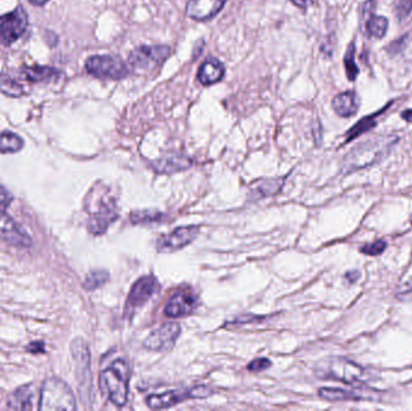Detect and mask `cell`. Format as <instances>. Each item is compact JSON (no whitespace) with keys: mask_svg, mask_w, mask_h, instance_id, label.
Returning <instances> with one entry per match:
<instances>
[{"mask_svg":"<svg viewBox=\"0 0 412 411\" xmlns=\"http://www.w3.org/2000/svg\"><path fill=\"white\" fill-rule=\"evenodd\" d=\"M34 390L32 385H24L15 390L9 397L8 407L14 410H32Z\"/></svg>","mask_w":412,"mask_h":411,"instance_id":"cell-21","label":"cell"},{"mask_svg":"<svg viewBox=\"0 0 412 411\" xmlns=\"http://www.w3.org/2000/svg\"><path fill=\"white\" fill-rule=\"evenodd\" d=\"M410 222H411V225H412V215H411V216H410Z\"/></svg>","mask_w":412,"mask_h":411,"instance_id":"cell-42","label":"cell"},{"mask_svg":"<svg viewBox=\"0 0 412 411\" xmlns=\"http://www.w3.org/2000/svg\"><path fill=\"white\" fill-rule=\"evenodd\" d=\"M129 378L128 363L125 360H116L99 375V387L107 399L122 407L128 401Z\"/></svg>","mask_w":412,"mask_h":411,"instance_id":"cell-3","label":"cell"},{"mask_svg":"<svg viewBox=\"0 0 412 411\" xmlns=\"http://www.w3.org/2000/svg\"><path fill=\"white\" fill-rule=\"evenodd\" d=\"M359 105H361L359 97L355 91L340 93L332 102L334 112L343 119L356 115L359 110Z\"/></svg>","mask_w":412,"mask_h":411,"instance_id":"cell-17","label":"cell"},{"mask_svg":"<svg viewBox=\"0 0 412 411\" xmlns=\"http://www.w3.org/2000/svg\"><path fill=\"white\" fill-rule=\"evenodd\" d=\"M28 27V16L22 6L0 16V45L10 46L24 35Z\"/></svg>","mask_w":412,"mask_h":411,"instance_id":"cell-9","label":"cell"},{"mask_svg":"<svg viewBox=\"0 0 412 411\" xmlns=\"http://www.w3.org/2000/svg\"><path fill=\"white\" fill-rule=\"evenodd\" d=\"M0 239L16 247H29L33 244L28 233H26L4 210H0Z\"/></svg>","mask_w":412,"mask_h":411,"instance_id":"cell-13","label":"cell"},{"mask_svg":"<svg viewBox=\"0 0 412 411\" xmlns=\"http://www.w3.org/2000/svg\"><path fill=\"white\" fill-rule=\"evenodd\" d=\"M361 277V274L359 270H351V272L345 274V279H346L350 283H355V282L358 281Z\"/></svg>","mask_w":412,"mask_h":411,"instance_id":"cell-39","label":"cell"},{"mask_svg":"<svg viewBox=\"0 0 412 411\" xmlns=\"http://www.w3.org/2000/svg\"><path fill=\"white\" fill-rule=\"evenodd\" d=\"M163 220L164 215L156 210H138L130 215V221L134 225H152Z\"/></svg>","mask_w":412,"mask_h":411,"instance_id":"cell-28","label":"cell"},{"mask_svg":"<svg viewBox=\"0 0 412 411\" xmlns=\"http://www.w3.org/2000/svg\"><path fill=\"white\" fill-rule=\"evenodd\" d=\"M399 140L400 138L395 134L377 135L358 143L343 157L341 171L343 174H351L384 161L393 151Z\"/></svg>","mask_w":412,"mask_h":411,"instance_id":"cell-1","label":"cell"},{"mask_svg":"<svg viewBox=\"0 0 412 411\" xmlns=\"http://www.w3.org/2000/svg\"><path fill=\"white\" fill-rule=\"evenodd\" d=\"M109 279L110 274L107 273V270H93L84 279V287L89 291H93L105 285Z\"/></svg>","mask_w":412,"mask_h":411,"instance_id":"cell-29","label":"cell"},{"mask_svg":"<svg viewBox=\"0 0 412 411\" xmlns=\"http://www.w3.org/2000/svg\"><path fill=\"white\" fill-rule=\"evenodd\" d=\"M86 71L97 79L122 80L129 75V68L118 55H97L84 63Z\"/></svg>","mask_w":412,"mask_h":411,"instance_id":"cell-5","label":"cell"},{"mask_svg":"<svg viewBox=\"0 0 412 411\" xmlns=\"http://www.w3.org/2000/svg\"><path fill=\"white\" fill-rule=\"evenodd\" d=\"M356 42H350L346 53L343 55V65H345V71L348 76V81H356L357 76L359 75V68L356 64Z\"/></svg>","mask_w":412,"mask_h":411,"instance_id":"cell-27","label":"cell"},{"mask_svg":"<svg viewBox=\"0 0 412 411\" xmlns=\"http://www.w3.org/2000/svg\"><path fill=\"white\" fill-rule=\"evenodd\" d=\"M388 19L384 17V16L374 15L366 21V32L371 37L382 39L386 35L387 30H388Z\"/></svg>","mask_w":412,"mask_h":411,"instance_id":"cell-26","label":"cell"},{"mask_svg":"<svg viewBox=\"0 0 412 411\" xmlns=\"http://www.w3.org/2000/svg\"><path fill=\"white\" fill-rule=\"evenodd\" d=\"M24 139L9 130L0 133V153L19 152L24 148Z\"/></svg>","mask_w":412,"mask_h":411,"instance_id":"cell-24","label":"cell"},{"mask_svg":"<svg viewBox=\"0 0 412 411\" xmlns=\"http://www.w3.org/2000/svg\"><path fill=\"white\" fill-rule=\"evenodd\" d=\"M270 367H271V362L268 358H257V360L251 362L247 369L250 371H255V373H260V371L268 369Z\"/></svg>","mask_w":412,"mask_h":411,"instance_id":"cell-34","label":"cell"},{"mask_svg":"<svg viewBox=\"0 0 412 411\" xmlns=\"http://www.w3.org/2000/svg\"><path fill=\"white\" fill-rule=\"evenodd\" d=\"M188 393H190V398H206L211 396L213 391L208 386L199 385V386H195V387L188 390Z\"/></svg>","mask_w":412,"mask_h":411,"instance_id":"cell-35","label":"cell"},{"mask_svg":"<svg viewBox=\"0 0 412 411\" xmlns=\"http://www.w3.org/2000/svg\"><path fill=\"white\" fill-rule=\"evenodd\" d=\"M400 116H402V119H403V120L406 121V122H409V123H412V109L403 111V112L400 114Z\"/></svg>","mask_w":412,"mask_h":411,"instance_id":"cell-40","label":"cell"},{"mask_svg":"<svg viewBox=\"0 0 412 411\" xmlns=\"http://www.w3.org/2000/svg\"><path fill=\"white\" fill-rule=\"evenodd\" d=\"M33 5H37V6H42V5L46 4L48 0H29Z\"/></svg>","mask_w":412,"mask_h":411,"instance_id":"cell-41","label":"cell"},{"mask_svg":"<svg viewBox=\"0 0 412 411\" xmlns=\"http://www.w3.org/2000/svg\"><path fill=\"white\" fill-rule=\"evenodd\" d=\"M192 166V159L180 153H168L152 162L153 170L158 174H174L177 171L187 170Z\"/></svg>","mask_w":412,"mask_h":411,"instance_id":"cell-16","label":"cell"},{"mask_svg":"<svg viewBox=\"0 0 412 411\" xmlns=\"http://www.w3.org/2000/svg\"><path fill=\"white\" fill-rule=\"evenodd\" d=\"M386 247H387V243L380 239V241H376L374 243H370V244L361 246L359 251H361V254H366V256L376 257V256L384 254Z\"/></svg>","mask_w":412,"mask_h":411,"instance_id":"cell-31","label":"cell"},{"mask_svg":"<svg viewBox=\"0 0 412 411\" xmlns=\"http://www.w3.org/2000/svg\"><path fill=\"white\" fill-rule=\"evenodd\" d=\"M227 0H187L186 15L195 21H208L224 8Z\"/></svg>","mask_w":412,"mask_h":411,"instance_id":"cell-14","label":"cell"},{"mask_svg":"<svg viewBox=\"0 0 412 411\" xmlns=\"http://www.w3.org/2000/svg\"><path fill=\"white\" fill-rule=\"evenodd\" d=\"M392 104H393V102H389L388 104H387L386 107H382L381 110L376 111L374 114L366 116V117H363L361 120L358 121L356 125H353L352 128L348 130V133L345 134V141H343V143H351L355 139L361 137V135L364 134L366 132H369V130H373L374 127H376L379 117H381L382 114H384L386 111L388 110L389 107H391Z\"/></svg>","mask_w":412,"mask_h":411,"instance_id":"cell-19","label":"cell"},{"mask_svg":"<svg viewBox=\"0 0 412 411\" xmlns=\"http://www.w3.org/2000/svg\"><path fill=\"white\" fill-rule=\"evenodd\" d=\"M283 186V180H270L262 182L257 189H256V193L260 195V198H265V197H271L278 193L280 189Z\"/></svg>","mask_w":412,"mask_h":411,"instance_id":"cell-30","label":"cell"},{"mask_svg":"<svg viewBox=\"0 0 412 411\" xmlns=\"http://www.w3.org/2000/svg\"><path fill=\"white\" fill-rule=\"evenodd\" d=\"M71 353L76 363V378L79 380L80 394L84 403L91 401L92 396V371L89 345L84 339L78 338L71 344Z\"/></svg>","mask_w":412,"mask_h":411,"instance_id":"cell-6","label":"cell"},{"mask_svg":"<svg viewBox=\"0 0 412 411\" xmlns=\"http://www.w3.org/2000/svg\"><path fill=\"white\" fill-rule=\"evenodd\" d=\"M12 199H14L12 194L0 185V210H5L8 208L10 204L12 203Z\"/></svg>","mask_w":412,"mask_h":411,"instance_id":"cell-36","label":"cell"},{"mask_svg":"<svg viewBox=\"0 0 412 411\" xmlns=\"http://www.w3.org/2000/svg\"><path fill=\"white\" fill-rule=\"evenodd\" d=\"M293 4L301 8V9L306 10L309 9L312 5H315L317 3V0H291Z\"/></svg>","mask_w":412,"mask_h":411,"instance_id":"cell-38","label":"cell"},{"mask_svg":"<svg viewBox=\"0 0 412 411\" xmlns=\"http://www.w3.org/2000/svg\"><path fill=\"white\" fill-rule=\"evenodd\" d=\"M180 334V324H175V322L163 324L162 327L153 331L145 339L144 347L150 350V351H169V350H172V347H175Z\"/></svg>","mask_w":412,"mask_h":411,"instance_id":"cell-10","label":"cell"},{"mask_svg":"<svg viewBox=\"0 0 412 411\" xmlns=\"http://www.w3.org/2000/svg\"><path fill=\"white\" fill-rule=\"evenodd\" d=\"M0 92L6 97L19 98L24 94V88L8 73H0Z\"/></svg>","mask_w":412,"mask_h":411,"instance_id":"cell-25","label":"cell"},{"mask_svg":"<svg viewBox=\"0 0 412 411\" xmlns=\"http://www.w3.org/2000/svg\"><path fill=\"white\" fill-rule=\"evenodd\" d=\"M395 297L399 301H408L412 299V277L408 281L404 282L402 286L399 287L398 291L395 293Z\"/></svg>","mask_w":412,"mask_h":411,"instance_id":"cell-33","label":"cell"},{"mask_svg":"<svg viewBox=\"0 0 412 411\" xmlns=\"http://www.w3.org/2000/svg\"><path fill=\"white\" fill-rule=\"evenodd\" d=\"M412 11V0H397L395 14L400 21L406 19Z\"/></svg>","mask_w":412,"mask_h":411,"instance_id":"cell-32","label":"cell"},{"mask_svg":"<svg viewBox=\"0 0 412 411\" xmlns=\"http://www.w3.org/2000/svg\"><path fill=\"white\" fill-rule=\"evenodd\" d=\"M40 410H75L76 401L69 385L58 378H50L42 386Z\"/></svg>","mask_w":412,"mask_h":411,"instance_id":"cell-4","label":"cell"},{"mask_svg":"<svg viewBox=\"0 0 412 411\" xmlns=\"http://www.w3.org/2000/svg\"><path fill=\"white\" fill-rule=\"evenodd\" d=\"M224 73H226L224 65L216 58H210L200 65L198 80L201 85L210 86V85L221 81L224 76Z\"/></svg>","mask_w":412,"mask_h":411,"instance_id":"cell-20","label":"cell"},{"mask_svg":"<svg viewBox=\"0 0 412 411\" xmlns=\"http://www.w3.org/2000/svg\"><path fill=\"white\" fill-rule=\"evenodd\" d=\"M319 375L328 379L337 380L343 384H368L375 375L361 365L346 357H329L319 365Z\"/></svg>","mask_w":412,"mask_h":411,"instance_id":"cell-2","label":"cell"},{"mask_svg":"<svg viewBox=\"0 0 412 411\" xmlns=\"http://www.w3.org/2000/svg\"><path fill=\"white\" fill-rule=\"evenodd\" d=\"M27 351L32 352L34 355L44 353L45 352V345L42 342H32V344H29V347H27Z\"/></svg>","mask_w":412,"mask_h":411,"instance_id":"cell-37","label":"cell"},{"mask_svg":"<svg viewBox=\"0 0 412 411\" xmlns=\"http://www.w3.org/2000/svg\"><path fill=\"white\" fill-rule=\"evenodd\" d=\"M60 71L55 68L50 67H42V65H34V67H26L22 70V76L24 79L28 80L30 82H42V81H51L58 79Z\"/></svg>","mask_w":412,"mask_h":411,"instance_id":"cell-23","label":"cell"},{"mask_svg":"<svg viewBox=\"0 0 412 411\" xmlns=\"http://www.w3.org/2000/svg\"><path fill=\"white\" fill-rule=\"evenodd\" d=\"M186 398H190L188 390L187 391H168V392L159 393V394H151L146 399L148 407L151 409H167L177 405L179 403L183 402Z\"/></svg>","mask_w":412,"mask_h":411,"instance_id":"cell-18","label":"cell"},{"mask_svg":"<svg viewBox=\"0 0 412 411\" xmlns=\"http://www.w3.org/2000/svg\"><path fill=\"white\" fill-rule=\"evenodd\" d=\"M199 233V227L188 226L180 227L175 231L163 236L157 241V249L159 252H174L177 250L183 249L190 243L195 241Z\"/></svg>","mask_w":412,"mask_h":411,"instance_id":"cell-12","label":"cell"},{"mask_svg":"<svg viewBox=\"0 0 412 411\" xmlns=\"http://www.w3.org/2000/svg\"><path fill=\"white\" fill-rule=\"evenodd\" d=\"M92 208L89 209V231L94 236H100L118 218L116 203L111 197L102 194L97 203L92 204Z\"/></svg>","mask_w":412,"mask_h":411,"instance_id":"cell-8","label":"cell"},{"mask_svg":"<svg viewBox=\"0 0 412 411\" xmlns=\"http://www.w3.org/2000/svg\"><path fill=\"white\" fill-rule=\"evenodd\" d=\"M197 304L198 298L195 293L190 291L177 292V295H174L168 301L164 313L172 319L181 317L190 314L197 308Z\"/></svg>","mask_w":412,"mask_h":411,"instance_id":"cell-15","label":"cell"},{"mask_svg":"<svg viewBox=\"0 0 412 411\" xmlns=\"http://www.w3.org/2000/svg\"><path fill=\"white\" fill-rule=\"evenodd\" d=\"M319 396L322 399L329 401V402H348V401H361L366 396H363L356 391H348L343 388L335 387H322L319 390Z\"/></svg>","mask_w":412,"mask_h":411,"instance_id":"cell-22","label":"cell"},{"mask_svg":"<svg viewBox=\"0 0 412 411\" xmlns=\"http://www.w3.org/2000/svg\"><path fill=\"white\" fill-rule=\"evenodd\" d=\"M170 55L172 49L167 45H143L130 52L128 62L134 69H157Z\"/></svg>","mask_w":412,"mask_h":411,"instance_id":"cell-7","label":"cell"},{"mask_svg":"<svg viewBox=\"0 0 412 411\" xmlns=\"http://www.w3.org/2000/svg\"><path fill=\"white\" fill-rule=\"evenodd\" d=\"M157 280L150 275H145V277H140L139 280H136L132 290H130L129 295H128V299L125 303V310L127 313H134L135 310L139 309L141 306H144L151 298L153 295L158 291Z\"/></svg>","mask_w":412,"mask_h":411,"instance_id":"cell-11","label":"cell"}]
</instances>
